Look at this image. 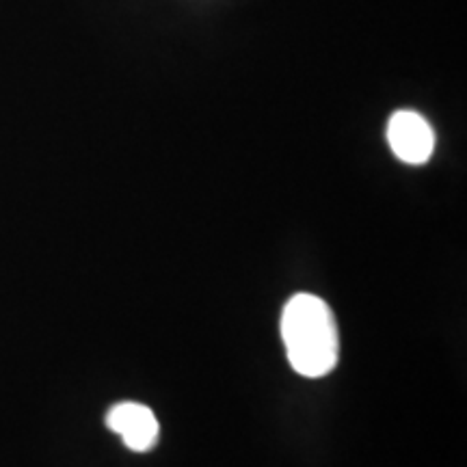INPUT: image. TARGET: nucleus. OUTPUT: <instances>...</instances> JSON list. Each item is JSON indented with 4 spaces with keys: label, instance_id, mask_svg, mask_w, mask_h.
Returning a JSON list of instances; mask_svg holds the SVG:
<instances>
[{
    "label": "nucleus",
    "instance_id": "nucleus-2",
    "mask_svg": "<svg viewBox=\"0 0 467 467\" xmlns=\"http://www.w3.org/2000/svg\"><path fill=\"white\" fill-rule=\"evenodd\" d=\"M389 148L407 165H424L433 156L435 134L416 110H396L388 121Z\"/></svg>",
    "mask_w": 467,
    "mask_h": 467
},
{
    "label": "nucleus",
    "instance_id": "nucleus-3",
    "mask_svg": "<svg viewBox=\"0 0 467 467\" xmlns=\"http://www.w3.org/2000/svg\"><path fill=\"white\" fill-rule=\"evenodd\" d=\"M107 426L134 452H150L161 435L154 411L141 402H117L109 409Z\"/></svg>",
    "mask_w": 467,
    "mask_h": 467
},
{
    "label": "nucleus",
    "instance_id": "nucleus-1",
    "mask_svg": "<svg viewBox=\"0 0 467 467\" xmlns=\"http://www.w3.org/2000/svg\"><path fill=\"white\" fill-rule=\"evenodd\" d=\"M282 340L295 372L307 379L329 375L340 359V336L331 307L317 295L299 292L284 306Z\"/></svg>",
    "mask_w": 467,
    "mask_h": 467
}]
</instances>
